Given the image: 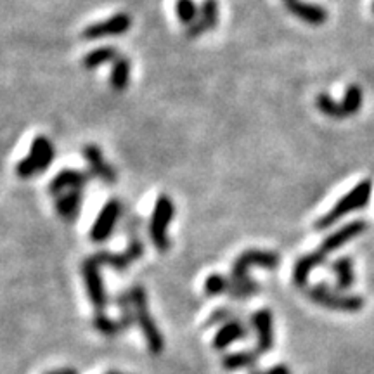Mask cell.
<instances>
[{"label":"cell","instance_id":"6da1fadb","mask_svg":"<svg viewBox=\"0 0 374 374\" xmlns=\"http://www.w3.org/2000/svg\"><path fill=\"white\" fill-rule=\"evenodd\" d=\"M281 257L269 250H246L236 258L230 272V289L227 295L234 300L250 298L257 295L258 284L248 278L251 267H262L267 271H274L279 267Z\"/></svg>","mask_w":374,"mask_h":374},{"label":"cell","instance_id":"7a4b0ae2","mask_svg":"<svg viewBox=\"0 0 374 374\" xmlns=\"http://www.w3.org/2000/svg\"><path fill=\"white\" fill-rule=\"evenodd\" d=\"M373 194V180L371 179H364L357 184L354 189H352L348 194H345L326 215L321 216L316 222V229L317 230H324L328 227H331L333 223H337L341 216L348 215L352 212H357V210L364 208L369 203Z\"/></svg>","mask_w":374,"mask_h":374},{"label":"cell","instance_id":"3957f363","mask_svg":"<svg viewBox=\"0 0 374 374\" xmlns=\"http://www.w3.org/2000/svg\"><path fill=\"white\" fill-rule=\"evenodd\" d=\"M128 293H130L132 305H134L135 321H137L142 333H144L149 352L155 355H160L163 352V348H165V340H163L158 326L155 324V319H153L151 314H149L148 296H146L144 288H142V286H134L132 289H128Z\"/></svg>","mask_w":374,"mask_h":374},{"label":"cell","instance_id":"277c9868","mask_svg":"<svg viewBox=\"0 0 374 374\" xmlns=\"http://www.w3.org/2000/svg\"><path fill=\"white\" fill-rule=\"evenodd\" d=\"M176 213V206L170 196L162 194L155 203V210H153L151 223H149V236H151L153 244L160 253H165L170 250V239H169V227Z\"/></svg>","mask_w":374,"mask_h":374},{"label":"cell","instance_id":"5b68a950","mask_svg":"<svg viewBox=\"0 0 374 374\" xmlns=\"http://www.w3.org/2000/svg\"><path fill=\"white\" fill-rule=\"evenodd\" d=\"M307 296L317 305L330 310H338V312H359V310L364 309V298L362 296L340 295L324 282L307 288Z\"/></svg>","mask_w":374,"mask_h":374},{"label":"cell","instance_id":"8992f818","mask_svg":"<svg viewBox=\"0 0 374 374\" xmlns=\"http://www.w3.org/2000/svg\"><path fill=\"white\" fill-rule=\"evenodd\" d=\"M54 156L56 153L52 142L45 135H38L31 144L30 155L17 163L16 173L21 179H30L37 173H44L51 167Z\"/></svg>","mask_w":374,"mask_h":374},{"label":"cell","instance_id":"52a82bcc","mask_svg":"<svg viewBox=\"0 0 374 374\" xmlns=\"http://www.w3.org/2000/svg\"><path fill=\"white\" fill-rule=\"evenodd\" d=\"M142 255H144V243L139 237H134L127 250L121 251V253L97 251L96 255H92V258L99 267H111L118 272H125L135 260L142 258Z\"/></svg>","mask_w":374,"mask_h":374},{"label":"cell","instance_id":"ba28073f","mask_svg":"<svg viewBox=\"0 0 374 374\" xmlns=\"http://www.w3.org/2000/svg\"><path fill=\"white\" fill-rule=\"evenodd\" d=\"M82 274L83 279H85L87 293H89V298L92 302L94 309L99 314H103V310L106 309L108 296L106 291H104L103 279H101V267L96 264L92 257H89L82 264Z\"/></svg>","mask_w":374,"mask_h":374},{"label":"cell","instance_id":"9c48e42d","mask_svg":"<svg viewBox=\"0 0 374 374\" xmlns=\"http://www.w3.org/2000/svg\"><path fill=\"white\" fill-rule=\"evenodd\" d=\"M120 213L121 203L118 201V199H110V201L103 206L99 216H97L92 229H90V239H92L94 243H104L106 239H110L114 227H117L118 219H120Z\"/></svg>","mask_w":374,"mask_h":374},{"label":"cell","instance_id":"30bf717a","mask_svg":"<svg viewBox=\"0 0 374 374\" xmlns=\"http://www.w3.org/2000/svg\"><path fill=\"white\" fill-rule=\"evenodd\" d=\"M132 24V17L127 12L114 14L110 19H104L101 23L89 24L85 30L82 31V37L85 40H96V38L110 37V35H124L127 33L128 28Z\"/></svg>","mask_w":374,"mask_h":374},{"label":"cell","instance_id":"8fae6325","mask_svg":"<svg viewBox=\"0 0 374 374\" xmlns=\"http://www.w3.org/2000/svg\"><path fill=\"white\" fill-rule=\"evenodd\" d=\"M366 229H368V222H366V220H354V222L347 223V226H343L341 229H338L337 232L330 234V236L321 243V246L317 248V250H319L324 257H328L330 253L337 251L338 248L347 244L348 241L355 239V237L361 236L362 232H366Z\"/></svg>","mask_w":374,"mask_h":374},{"label":"cell","instance_id":"7c38bea8","mask_svg":"<svg viewBox=\"0 0 374 374\" xmlns=\"http://www.w3.org/2000/svg\"><path fill=\"white\" fill-rule=\"evenodd\" d=\"M272 323L274 321H272V312L269 309L258 310L251 317V324H253L255 331L258 334V343L257 348H255L258 355L267 354L274 347V328H272Z\"/></svg>","mask_w":374,"mask_h":374},{"label":"cell","instance_id":"4fadbf2b","mask_svg":"<svg viewBox=\"0 0 374 374\" xmlns=\"http://www.w3.org/2000/svg\"><path fill=\"white\" fill-rule=\"evenodd\" d=\"M216 23H219V6H216V0H203L201 9H199V17L187 28L186 35L189 38H196L205 33V31L213 30Z\"/></svg>","mask_w":374,"mask_h":374},{"label":"cell","instance_id":"5bb4252c","mask_svg":"<svg viewBox=\"0 0 374 374\" xmlns=\"http://www.w3.org/2000/svg\"><path fill=\"white\" fill-rule=\"evenodd\" d=\"M92 177L90 172H78V170H62L58 176L52 179L51 186H49V192L52 196L58 198L59 194H62V191H71V189H83L89 182V179Z\"/></svg>","mask_w":374,"mask_h":374},{"label":"cell","instance_id":"9a60e30c","mask_svg":"<svg viewBox=\"0 0 374 374\" xmlns=\"http://www.w3.org/2000/svg\"><path fill=\"white\" fill-rule=\"evenodd\" d=\"M83 156H85V160L89 162L92 177H99V179H103L106 184L117 182V172H114L113 167L104 162L103 153H101V149L97 148V146H85V148H83Z\"/></svg>","mask_w":374,"mask_h":374},{"label":"cell","instance_id":"2e32d148","mask_svg":"<svg viewBox=\"0 0 374 374\" xmlns=\"http://www.w3.org/2000/svg\"><path fill=\"white\" fill-rule=\"evenodd\" d=\"M286 9L298 19L309 24H323L328 21V10L316 3H305L300 0H284Z\"/></svg>","mask_w":374,"mask_h":374},{"label":"cell","instance_id":"e0dca14e","mask_svg":"<svg viewBox=\"0 0 374 374\" xmlns=\"http://www.w3.org/2000/svg\"><path fill=\"white\" fill-rule=\"evenodd\" d=\"M324 260H326V257H324L319 250L300 258L295 264V269H293V282H295L296 288H305L307 282H309L310 272H312L314 269L321 267V265L324 264Z\"/></svg>","mask_w":374,"mask_h":374},{"label":"cell","instance_id":"ac0fdd59","mask_svg":"<svg viewBox=\"0 0 374 374\" xmlns=\"http://www.w3.org/2000/svg\"><path fill=\"white\" fill-rule=\"evenodd\" d=\"M83 194L82 189H71L68 192H62L56 198V212L59 213L61 219H65L66 222H73L76 219L80 212V206H82Z\"/></svg>","mask_w":374,"mask_h":374},{"label":"cell","instance_id":"d6986e66","mask_svg":"<svg viewBox=\"0 0 374 374\" xmlns=\"http://www.w3.org/2000/svg\"><path fill=\"white\" fill-rule=\"evenodd\" d=\"M246 337L248 330L243 323H239V321L236 319L227 321V323L220 328L219 333L215 334V338H213V348H215V350H223V348L229 347L230 343L244 340Z\"/></svg>","mask_w":374,"mask_h":374},{"label":"cell","instance_id":"ffe728a7","mask_svg":"<svg viewBox=\"0 0 374 374\" xmlns=\"http://www.w3.org/2000/svg\"><path fill=\"white\" fill-rule=\"evenodd\" d=\"M331 271L337 274L338 289H350L355 282L354 262L350 257H341L331 264Z\"/></svg>","mask_w":374,"mask_h":374},{"label":"cell","instance_id":"44dd1931","mask_svg":"<svg viewBox=\"0 0 374 374\" xmlns=\"http://www.w3.org/2000/svg\"><path fill=\"white\" fill-rule=\"evenodd\" d=\"M128 80H130V61L125 56H118L113 61V68H111L110 82L117 92L127 89Z\"/></svg>","mask_w":374,"mask_h":374},{"label":"cell","instance_id":"7402d4cb","mask_svg":"<svg viewBox=\"0 0 374 374\" xmlns=\"http://www.w3.org/2000/svg\"><path fill=\"white\" fill-rule=\"evenodd\" d=\"M362 103H364V92L359 85L352 83V85L347 87L345 90L343 101H341V108H343L345 117H354L361 111Z\"/></svg>","mask_w":374,"mask_h":374},{"label":"cell","instance_id":"603a6c76","mask_svg":"<svg viewBox=\"0 0 374 374\" xmlns=\"http://www.w3.org/2000/svg\"><path fill=\"white\" fill-rule=\"evenodd\" d=\"M257 359V352H236V354L226 355V357L222 359V366L227 371H237V369L255 368Z\"/></svg>","mask_w":374,"mask_h":374},{"label":"cell","instance_id":"cb8c5ba5","mask_svg":"<svg viewBox=\"0 0 374 374\" xmlns=\"http://www.w3.org/2000/svg\"><path fill=\"white\" fill-rule=\"evenodd\" d=\"M118 58V51L114 47H99L96 51H90L82 59V66L85 69H94L104 62H111Z\"/></svg>","mask_w":374,"mask_h":374},{"label":"cell","instance_id":"d4e9b609","mask_svg":"<svg viewBox=\"0 0 374 374\" xmlns=\"http://www.w3.org/2000/svg\"><path fill=\"white\" fill-rule=\"evenodd\" d=\"M316 106L319 108V111L326 117L334 118V120H341V118H347L343 113V108H341V103H337L333 101V97L330 94L323 92L316 97Z\"/></svg>","mask_w":374,"mask_h":374},{"label":"cell","instance_id":"484cf974","mask_svg":"<svg viewBox=\"0 0 374 374\" xmlns=\"http://www.w3.org/2000/svg\"><path fill=\"white\" fill-rule=\"evenodd\" d=\"M230 289V278L220 274H212L208 275V279L205 281V295L206 296H219V295H227Z\"/></svg>","mask_w":374,"mask_h":374},{"label":"cell","instance_id":"4316f807","mask_svg":"<svg viewBox=\"0 0 374 374\" xmlns=\"http://www.w3.org/2000/svg\"><path fill=\"white\" fill-rule=\"evenodd\" d=\"M94 328H96L101 334H104V337H118V334H121L125 331L121 321L108 319L103 314H97V316L94 317Z\"/></svg>","mask_w":374,"mask_h":374},{"label":"cell","instance_id":"83f0119b","mask_svg":"<svg viewBox=\"0 0 374 374\" xmlns=\"http://www.w3.org/2000/svg\"><path fill=\"white\" fill-rule=\"evenodd\" d=\"M176 12L180 23L187 24V26H191V24L199 17V10L198 6L194 3V0H177Z\"/></svg>","mask_w":374,"mask_h":374},{"label":"cell","instance_id":"f1b7e54d","mask_svg":"<svg viewBox=\"0 0 374 374\" xmlns=\"http://www.w3.org/2000/svg\"><path fill=\"white\" fill-rule=\"evenodd\" d=\"M232 319H234L232 310L220 309L212 314V317H210V321H208V326H213V324H216V323H222V321H232Z\"/></svg>","mask_w":374,"mask_h":374},{"label":"cell","instance_id":"f546056e","mask_svg":"<svg viewBox=\"0 0 374 374\" xmlns=\"http://www.w3.org/2000/svg\"><path fill=\"white\" fill-rule=\"evenodd\" d=\"M267 373L269 374H291V371H289V369H288V366H284V364L274 366V368L269 369Z\"/></svg>","mask_w":374,"mask_h":374},{"label":"cell","instance_id":"4dcf8cb0","mask_svg":"<svg viewBox=\"0 0 374 374\" xmlns=\"http://www.w3.org/2000/svg\"><path fill=\"white\" fill-rule=\"evenodd\" d=\"M59 374H76L75 369H61Z\"/></svg>","mask_w":374,"mask_h":374},{"label":"cell","instance_id":"1f68e13d","mask_svg":"<svg viewBox=\"0 0 374 374\" xmlns=\"http://www.w3.org/2000/svg\"><path fill=\"white\" fill-rule=\"evenodd\" d=\"M106 374H121L120 371H108Z\"/></svg>","mask_w":374,"mask_h":374},{"label":"cell","instance_id":"d6a6232c","mask_svg":"<svg viewBox=\"0 0 374 374\" xmlns=\"http://www.w3.org/2000/svg\"><path fill=\"white\" fill-rule=\"evenodd\" d=\"M253 374H269L267 371H264V373H260V371H258V373H253Z\"/></svg>","mask_w":374,"mask_h":374},{"label":"cell","instance_id":"836d02e7","mask_svg":"<svg viewBox=\"0 0 374 374\" xmlns=\"http://www.w3.org/2000/svg\"><path fill=\"white\" fill-rule=\"evenodd\" d=\"M47 374H59V371H51V373H47Z\"/></svg>","mask_w":374,"mask_h":374},{"label":"cell","instance_id":"e575fe53","mask_svg":"<svg viewBox=\"0 0 374 374\" xmlns=\"http://www.w3.org/2000/svg\"><path fill=\"white\" fill-rule=\"evenodd\" d=\"M373 10H374V2H373Z\"/></svg>","mask_w":374,"mask_h":374}]
</instances>
